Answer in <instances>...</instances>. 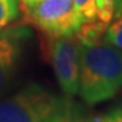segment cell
I'll return each instance as SVG.
<instances>
[{"label":"cell","instance_id":"3957f363","mask_svg":"<svg viewBox=\"0 0 122 122\" xmlns=\"http://www.w3.org/2000/svg\"><path fill=\"white\" fill-rule=\"evenodd\" d=\"M25 20L41 31L46 38L75 37L80 20L73 0H39L29 7H22Z\"/></svg>","mask_w":122,"mask_h":122},{"label":"cell","instance_id":"ba28073f","mask_svg":"<svg viewBox=\"0 0 122 122\" xmlns=\"http://www.w3.org/2000/svg\"><path fill=\"white\" fill-rule=\"evenodd\" d=\"M103 41L122 50V14L107 27Z\"/></svg>","mask_w":122,"mask_h":122},{"label":"cell","instance_id":"30bf717a","mask_svg":"<svg viewBox=\"0 0 122 122\" xmlns=\"http://www.w3.org/2000/svg\"><path fill=\"white\" fill-rule=\"evenodd\" d=\"M39 0H20V7H29L35 3H38Z\"/></svg>","mask_w":122,"mask_h":122},{"label":"cell","instance_id":"8fae6325","mask_svg":"<svg viewBox=\"0 0 122 122\" xmlns=\"http://www.w3.org/2000/svg\"><path fill=\"white\" fill-rule=\"evenodd\" d=\"M66 122H71V121H66Z\"/></svg>","mask_w":122,"mask_h":122},{"label":"cell","instance_id":"5b68a950","mask_svg":"<svg viewBox=\"0 0 122 122\" xmlns=\"http://www.w3.org/2000/svg\"><path fill=\"white\" fill-rule=\"evenodd\" d=\"M48 41L45 54L49 57L58 86L65 95L75 96L79 92L80 76L79 41L75 37L48 38Z\"/></svg>","mask_w":122,"mask_h":122},{"label":"cell","instance_id":"277c9868","mask_svg":"<svg viewBox=\"0 0 122 122\" xmlns=\"http://www.w3.org/2000/svg\"><path fill=\"white\" fill-rule=\"evenodd\" d=\"M80 29L75 38L80 44L102 41L107 27L122 14V0H73Z\"/></svg>","mask_w":122,"mask_h":122},{"label":"cell","instance_id":"9c48e42d","mask_svg":"<svg viewBox=\"0 0 122 122\" xmlns=\"http://www.w3.org/2000/svg\"><path fill=\"white\" fill-rule=\"evenodd\" d=\"M88 122H122V105H118L106 113L91 118Z\"/></svg>","mask_w":122,"mask_h":122},{"label":"cell","instance_id":"52a82bcc","mask_svg":"<svg viewBox=\"0 0 122 122\" xmlns=\"http://www.w3.org/2000/svg\"><path fill=\"white\" fill-rule=\"evenodd\" d=\"M20 14V0H0V31L14 23Z\"/></svg>","mask_w":122,"mask_h":122},{"label":"cell","instance_id":"8992f818","mask_svg":"<svg viewBox=\"0 0 122 122\" xmlns=\"http://www.w3.org/2000/svg\"><path fill=\"white\" fill-rule=\"evenodd\" d=\"M29 38L30 30L26 26H8L0 31V99L15 77Z\"/></svg>","mask_w":122,"mask_h":122},{"label":"cell","instance_id":"7a4b0ae2","mask_svg":"<svg viewBox=\"0 0 122 122\" xmlns=\"http://www.w3.org/2000/svg\"><path fill=\"white\" fill-rule=\"evenodd\" d=\"M72 96H61L38 83H30L0 99V122L72 121Z\"/></svg>","mask_w":122,"mask_h":122},{"label":"cell","instance_id":"6da1fadb","mask_svg":"<svg viewBox=\"0 0 122 122\" xmlns=\"http://www.w3.org/2000/svg\"><path fill=\"white\" fill-rule=\"evenodd\" d=\"M79 95L90 106L102 103L122 90V50L105 41L79 42Z\"/></svg>","mask_w":122,"mask_h":122}]
</instances>
